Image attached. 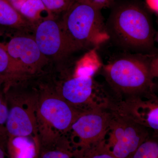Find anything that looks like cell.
I'll use <instances>...</instances> for the list:
<instances>
[{
    "label": "cell",
    "mask_w": 158,
    "mask_h": 158,
    "mask_svg": "<svg viewBox=\"0 0 158 158\" xmlns=\"http://www.w3.org/2000/svg\"><path fill=\"white\" fill-rule=\"evenodd\" d=\"M8 112L9 110L6 99L0 94V145L5 149L8 139L6 127Z\"/></svg>",
    "instance_id": "cell-18"
},
{
    "label": "cell",
    "mask_w": 158,
    "mask_h": 158,
    "mask_svg": "<svg viewBox=\"0 0 158 158\" xmlns=\"http://www.w3.org/2000/svg\"><path fill=\"white\" fill-rule=\"evenodd\" d=\"M40 158H74V155L69 141L64 137L52 147L41 150Z\"/></svg>",
    "instance_id": "cell-13"
},
{
    "label": "cell",
    "mask_w": 158,
    "mask_h": 158,
    "mask_svg": "<svg viewBox=\"0 0 158 158\" xmlns=\"http://www.w3.org/2000/svg\"><path fill=\"white\" fill-rule=\"evenodd\" d=\"M34 40L44 57L61 59L71 53L60 21L48 19L40 23Z\"/></svg>",
    "instance_id": "cell-9"
},
{
    "label": "cell",
    "mask_w": 158,
    "mask_h": 158,
    "mask_svg": "<svg viewBox=\"0 0 158 158\" xmlns=\"http://www.w3.org/2000/svg\"><path fill=\"white\" fill-rule=\"evenodd\" d=\"M144 4L150 11L158 14V0H144Z\"/></svg>",
    "instance_id": "cell-21"
},
{
    "label": "cell",
    "mask_w": 158,
    "mask_h": 158,
    "mask_svg": "<svg viewBox=\"0 0 158 158\" xmlns=\"http://www.w3.org/2000/svg\"><path fill=\"white\" fill-rule=\"evenodd\" d=\"M0 158H9L6 149L0 145Z\"/></svg>",
    "instance_id": "cell-22"
},
{
    "label": "cell",
    "mask_w": 158,
    "mask_h": 158,
    "mask_svg": "<svg viewBox=\"0 0 158 158\" xmlns=\"http://www.w3.org/2000/svg\"><path fill=\"white\" fill-rule=\"evenodd\" d=\"M59 94L45 93L37 98V120L41 147L54 146L69 131L81 113Z\"/></svg>",
    "instance_id": "cell-4"
},
{
    "label": "cell",
    "mask_w": 158,
    "mask_h": 158,
    "mask_svg": "<svg viewBox=\"0 0 158 158\" xmlns=\"http://www.w3.org/2000/svg\"><path fill=\"white\" fill-rule=\"evenodd\" d=\"M38 97L35 95L7 94L8 118L6 129L9 137H39L37 110Z\"/></svg>",
    "instance_id": "cell-8"
},
{
    "label": "cell",
    "mask_w": 158,
    "mask_h": 158,
    "mask_svg": "<svg viewBox=\"0 0 158 158\" xmlns=\"http://www.w3.org/2000/svg\"><path fill=\"white\" fill-rule=\"evenodd\" d=\"M104 106L82 112L73 122L68 133L72 134L70 142L74 152L84 150L106 139L110 128L111 110Z\"/></svg>",
    "instance_id": "cell-7"
},
{
    "label": "cell",
    "mask_w": 158,
    "mask_h": 158,
    "mask_svg": "<svg viewBox=\"0 0 158 158\" xmlns=\"http://www.w3.org/2000/svg\"><path fill=\"white\" fill-rule=\"evenodd\" d=\"M90 5L100 9L104 8H111L116 0H75Z\"/></svg>",
    "instance_id": "cell-20"
},
{
    "label": "cell",
    "mask_w": 158,
    "mask_h": 158,
    "mask_svg": "<svg viewBox=\"0 0 158 158\" xmlns=\"http://www.w3.org/2000/svg\"><path fill=\"white\" fill-rule=\"evenodd\" d=\"M106 139L80 152H74V158H116L108 148Z\"/></svg>",
    "instance_id": "cell-14"
},
{
    "label": "cell",
    "mask_w": 158,
    "mask_h": 158,
    "mask_svg": "<svg viewBox=\"0 0 158 158\" xmlns=\"http://www.w3.org/2000/svg\"><path fill=\"white\" fill-rule=\"evenodd\" d=\"M48 10L56 12H64L75 0H41Z\"/></svg>",
    "instance_id": "cell-19"
},
{
    "label": "cell",
    "mask_w": 158,
    "mask_h": 158,
    "mask_svg": "<svg viewBox=\"0 0 158 158\" xmlns=\"http://www.w3.org/2000/svg\"><path fill=\"white\" fill-rule=\"evenodd\" d=\"M131 158H158V141L148 138L139 145Z\"/></svg>",
    "instance_id": "cell-15"
},
{
    "label": "cell",
    "mask_w": 158,
    "mask_h": 158,
    "mask_svg": "<svg viewBox=\"0 0 158 158\" xmlns=\"http://www.w3.org/2000/svg\"><path fill=\"white\" fill-rule=\"evenodd\" d=\"M20 13L29 18H36L41 11L47 10L41 0H26L20 7Z\"/></svg>",
    "instance_id": "cell-17"
},
{
    "label": "cell",
    "mask_w": 158,
    "mask_h": 158,
    "mask_svg": "<svg viewBox=\"0 0 158 158\" xmlns=\"http://www.w3.org/2000/svg\"><path fill=\"white\" fill-rule=\"evenodd\" d=\"M20 71L6 49L0 45V76L8 79Z\"/></svg>",
    "instance_id": "cell-16"
},
{
    "label": "cell",
    "mask_w": 158,
    "mask_h": 158,
    "mask_svg": "<svg viewBox=\"0 0 158 158\" xmlns=\"http://www.w3.org/2000/svg\"><path fill=\"white\" fill-rule=\"evenodd\" d=\"M156 60L153 54H122L104 66L105 77L113 90L126 97V100L153 99Z\"/></svg>",
    "instance_id": "cell-2"
},
{
    "label": "cell",
    "mask_w": 158,
    "mask_h": 158,
    "mask_svg": "<svg viewBox=\"0 0 158 158\" xmlns=\"http://www.w3.org/2000/svg\"><path fill=\"white\" fill-rule=\"evenodd\" d=\"M0 45L6 49L20 71L37 68L42 63L44 57L35 40L30 37H13L6 45Z\"/></svg>",
    "instance_id": "cell-10"
},
{
    "label": "cell",
    "mask_w": 158,
    "mask_h": 158,
    "mask_svg": "<svg viewBox=\"0 0 158 158\" xmlns=\"http://www.w3.org/2000/svg\"><path fill=\"white\" fill-rule=\"evenodd\" d=\"M6 152L9 158H40L42 147L39 137H9Z\"/></svg>",
    "instance_id": "cell-11"
},
{
    "label": "cell",
    "mask_w": 158,
    "mask_h": 158,
    "mask_svg": "<svg viewBox=\"0 0 158 158\" xmlns=\"http://www.w3.org/2000/svg\"><path fill=\"white\" fill-rule=\"evenodd\" d=\"M25 21L10 0H0V25L19 27L26 23Z\"/></svg>",
    "instance_id": "cell-12"
},
{
    "label": "cell",
    "mask_w": 158,
    "mask_h": 158,
    "mask_svg": "<svg viewBox=\"0 0 158 158\" xmlns=\"http://www.w3.org/2000/svg\"><path fill=\"white\" fill-rule=\"evenodd\" d=\"M110 109V135L106 143L116 158H131L139 145L149 138L148 128L114 108Z\"/></svg>",
    "instance_id": "cell-6"
},
{
    "label": "cell",
    "mask_w": 158,
    "mask_h": 158,
    "mask_svg": "<svg viewBox=\"0 0 158 158\" xmlns=\"http://www.w3.org/2000/svg\"><path fill=\"white\" fill-rule=\"evenodd\" d=\"M102 66L97 49L88 50L79 60L74 74L62 83L59 95L74 108L88 103L95 107L90 102L98 88L93 77Z\"/></svg>",
    "instance_id": "cell-5"
},
{
    "label": "cell",
    "mask_w": 158,
    "mask_h": 158,
    "mask_svg": "<svg viewBox=\"0 0 158 158\" xmlns=\"http://www.w3.org/2000/svg\"><path fill=\"white\" fill-rule=\"evenodd\" d=\"M106 28L110 40L125 51L144 52L152 49L156 32L149 10L141 0H116Z\"/></svg>",
    "instance_id": "cell-1"
},
{
    "label": "cell",
    "mask_w": 158,
    "mask_h": 158,
    "mask_svg": "<svg viewBox=\"0 0 158 158\" xmlns=\"http://www.w3.org/2000/svg\"><path fill=\"white\" fill-rule=\"evenodd\" d=\"M60 23L71 53L98 48L110 40L101 10L86 3L75 1Z\"/></svg>",
    "instance_id": "cell-3"
},
{
    "label": "cell",
    "mask_w": 158,
    "mask_h": 158,
    "mask_svg": "<svg viewBox=\"0 0 158 158\" xmlns=\"http://www.w3.org/2000/svg\"><path fill=\"white\" fill-rule=\"evenodd\" d=\"M7 81V79L5 78L4 77L0 76V86H1V85H2L4 82Z\"/></svg>",
    "instance_id": "cell-23"
}]
</instances>
